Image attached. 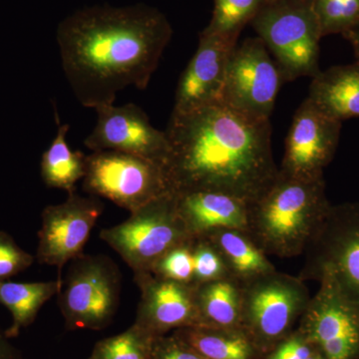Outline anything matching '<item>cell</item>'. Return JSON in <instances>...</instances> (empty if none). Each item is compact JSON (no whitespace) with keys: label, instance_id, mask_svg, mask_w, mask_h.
I'll list each match as a JSON object with an SVG mask.
<instances>
[{"label":"cell","instance_id":"obj_1","mask_svg":"<svg viewBox=\"0 0 359 359\" xmlns=\"http://www.w3.org/2000/svg\"><path fill=\"white\" fill-rule=\"evenodd\" d=\"M171 34L166 18L144 6H94L68 16L56 39L78 102L95 109L128 87L145 89Z\"/></svg>","mask_w":359,"mask_h":359},{"label":"cell","instance_id":"obj_2","mask_svg":"<svg viewBox=\"0 0 359 359\" xmlns=\"http://www.w3.org/2000/svg\"><path fill=\"white\" fill-rule=\"evenodd\" d=\"M165 171L173 193L211 191L248 204L275 183L271 120H256L222 103L172 114Z\"/></svg>","mask_w":359,"mask_h":359},{"label":"cell","instance_id":"obj_3","mask_svg":"<svg viewBox=\"0 0 359 359\" xmlns=\"http://www.w3.org/2000/svg\"><path fill=\"white\" fill-rule=\"evenodd\" d=\"M325 180L302 181L278 173L275 183L249 204L248 233L266 256L304 254L330 209Z\"/></svg>","mask_w":359,"mask_h":359},{"label":"cell","instance_id":"obj_4","mask_svg":"<svg viewBox=\"0 0 359 359\" xmlns=\"http://www.w3.org/2000/svg\"><path fill=\"white\" fill-rule=\"evenodd\" d=\"M254 25L259 39L273 54L283 82L313 78L320 72L323 33L313 0L294 4L273 0L257 13Z\"/></svg>","mask_w":359,"mask_h":359},{"label":"cell","instance_id":"obj_5","mask_svg":"<svg viewBox=\"0 0 359 359\" xmlns=\"http://www.w3.org/2000/svg\"><path fill=\"white\" fill-rule=\"evenodd\" d=\"M243 330L263 358L297 328L311 295L299 276L278 269L242 285Z\"/></svg>","mask_w":359,"mask_h":359},{"label":"cell","instance_id":"obj_6","mask_svg":"<svg viewBox=\"0 0 359 359\" xmlns=\"http://www.w3.org/2000/svg\"><path fill=\"white\" fill-rule=\"evenodd\" d=\"M101 240L120 255L134 273H151L155 264L177 245L192 238L170 192L130 212L121 224L100 231Z\"/></svg>","mask_w":359,"mask_h":359},{"label":"cell","instance_id":"obj_7","mask_svg":"<svg viewBox=\"0 0 359 359\" xmlns=\"http://www.w3.org/2000/svg\"><path fill=\"white\" fill-rule=\"evenodd\" d=\"M121 273L105 256L81 255L70 262L58 294L69 330H100L114 318L120 302Z\"/></svg>","mask_w":359,"mask_h":359},{"label":"cell","instance_id":"obj_8","mask_svg":"<svg viewBox=\"0 0 359 359\" xmlns=\"http://www.w3.org/2000/svg\"><path fill=\"white\" fill-rule=\"evenodd\" d=\"M83 189L130 212L172 192L163 165L117 151L86 156Z\"/></svg>","mask_w":359,"mask_h":359},{"label":"cell","instance_id":"obj_9","mask_svg":"<svg viewBox=\"0 0 359 359\" xmlns=\"http://www.w3.org/2000/svg\"><path fill=\"white\" fill-rule=\"evenodd\" d=\"M299 278L327 275L359 302V203L330 205L325 221L304 250Z\"/></svg>","mask_w":359,"mask_h":359},{"label":"cell","instance_id":"obj_10","mask_svg":"<svg viewBox=\"0 0 359 359\" xmlns=\"http://www.w3.org/2000/svg\"><path fill=\"white\" fill-rule=\"evenodd\" d=\"M283 82L263 40H245L231 52L221 103L252 119L269 120Z\"/></svg>","mask_w":359,"mask_h":359},{"label":"cell","instance_id":"obj_11","mask_svg":"<svg viewBox=\"0 0 359 359\" xmlns=\"http://www.w3.org/2000/svg\"><path fill=\"white\" fill-rule=\"evenodd\" d=\"M299 321V330L327 359H359V302L332 276L318 280Z\"/></svg>","mask_w":359,"mask_h":359},{"label":"cell","instance_id":"obj_12","mask_svg":"<svg viewBox=\"0 0 359 359\" xmlns=\"http://www.w3.org/2000/svg\"><path fill=\"white\" fill-rule=\"evenodd\" d=\"M104 210L96 197H82L76 192L68 194L67 200L45 207L39 231L37 261L56 266L58 280L66 264L83 255L92 229Z\"/></svg>","mask_w":359,"mask_h":359},{"label":"cell","instance_id":"obj_13","mask_svg":"<svg viewBox=\"0 0 359 359\" xmlns=\"http://www.w3.org/2000/svg\"><path fill=\"white\" fill-rule=\"evenodd\" d=\"M341 126L306 98L290 125L280 173L302 181L323 179L339 147Z\"/></svg>","mask_w":359,"mask_h":359},{"label":"cell","instance_id":"obj_14","mask_svg":"<svg viewBox=\"0 0 359 359\" xmlns=\"http://www.w3.org/2000/svg\"><path fill=\"white\" fill-rule=\"evenodd\" d=\"M97 122L84 140L92 152L117 151L159 163L165 167L170 154L166 132L156 129L145 111L134 103L99 106Z\"/></svg>","mask_w":359,"mask_h":359},{"label":"cell","instance_id":"obj_15","mask_svg":"<svg viewBox=\"0 0 359 359\" xmlns=\"http://www.w3.org/2000/svg\"><path fill=\"white\" fill-rule=\"evenodd\" d=\"M236 43L205 30L180 77L172 114L183 115L221 103L226 67Z\"/></svg>","mask_w":359,"mask_h":359},{"label":"cell","instance_id":"obj_16","mask_svg":"<svg viewBox=\"0 0 359 359\" xmlns=\"http://www.w3.org/2000/svg\"><path fill=\"white\" fill-rule=\"evenodd\" d=\"M141 290L135 325L153 337L199 325L195 287L158 278L152 273H134Z\"/></svg>","mask_w":359,"mask_h":359},{"label":"cell","instance_id":"obj_17","mask_svg":"<svg viewBox=\"0 0 359 359\" xmlns=\"http://www.w3.org/2000/svg\"><path fill=\"white\" fill-rule=\"evenodd\" d=\"M175 195L180 217L192 237L219 229L247 231L249 204L245 201L211 191Z\"/></svg>","mask_w":359,"mask_h":359},{"label":"cell","instance_id":"obj_18","mask_svg":"<svg viewBox=\"0 0 359 359\" xmlns=\"http://www.w3.org/2000/svg\"><path fill=\"white\" fill-rule=\"evenodd\" d=\"M308 99L337 121L359 117V63L332 66L311 78Z\"/></svg>","mask_w":359,"mask_h":359},{"label":"cell","instance_id":"obj_19","mask_svg":"<svg viewBox=\"0 0 359 359\" xmlns=\"http://www.w3.org/2000/svg\"><path fill=\"white\" fill-rule=\"evenodd\" d=\"M203 236L219 250L230 278L241 285L276 271L247 231L219 229Z\"/></svg>","mask_w":359,"mask_h":359},{"label":"cell","instance_id":"obj_20","mask_svg":"<svg viewBox=\"0 0 359 359\" xmlns=\"http://www.w3.org/2000/svg\"><path fill=\"white\" fill-rule=\"evenodd\" d=\"M199 325L243 330L242 285L231 280H217L195 287Z\"/></svg>","mask_w":359,"mask_h":359},{"label":"cell","instance_id":"obj_21","mask_svg":"<svg viewBox=\"0 0 359 359\" xmlns=\"http://www.w3.org/2000/svg\"><path fill=\"white\" fill-rule=\"evenodd\" d=\"M172 334L207 359H263L244 330L193 325Z\"/></svg>","mask_w":359,"mask_h":359},{"label":"cell","instance_id":"obj_22","mask_svg":"<svg viewBox=\"0 0 359 359\" xmlns=\"http://www.w3.org/2000/svg\"><path fill=\"white\" fill-rule=\"evenodd\" d=\"M62 280L43 283H13L0 280V304L13 316V325L6 330L8 339L18 337L22 328L29 327L45 302L58 295Z\"/></svg>","mask_w":359,"mask_h":359},{"label":"cell","instance_id":"obj_23","mask_svg":"<svg viewBox=\"0 0 359 359\" xmlns=\"http://www.w3.org/2000/svg\"><path fill=\"white\" fill-rule=\"evenodd\" d=\"M57 132L49 147L45 150L40 162V175L48 188L61 189L68 194L75 192L79 180H83L86 169V156L80 151H73L68 146L70 126L60 124L57 113Z\"/></svg>","mask_w":359,"mask_h":359},{"label":"cell","instance_id":"obj_24","mask_svg":"<svg viewBox=\"0 0 359 359\" xmlns=\"http://www.w3.org/2000/svg\"><path fill=\"white\" fill-rule=\"evenodd\" d=\"M154 339L133 323L122 334L97 342L87 359H151Z\"/></svg>","mask_w":359,"mask_h":359},{"label":"cell","instance_id":"obj_25","mask_svg":"<svg viewBox=\"0 0 359 359\" xmlns=\"http://www.w3.org/2000/svg\"><path fill=\"white\" fill-rule=\"evenodd\" d=\"M264 6V0H215L212 22L205 30L236 43L243 26Z\"/></svg>","mask_w":359,"mask_h":359},{"label":"cell","instance_id":"obj_26","mask_svg":"<svg viewBox=\"0 0 359 359\" xmlns=\"http://www.w3.org/2000/svg\"><path fill=\"white\" fill-rule=\"evenodd\" d=\"M321 33H346L359 26V0H313Z\"/></svg>","mask_w":359,"mask_h":359},{"label":"cell","instance_id":"obj_27","mask_svg":"<svg viewBox=\"0 0 359 359\" xmlns=\"http://www.w3.org/2000/svg\"><path fill=\"white\" fill-rule=\"evenodd\" d=\"M193 287L231 278L223 257L205 236L193 237Z\"/></svg>","mask_w":359,"mask_h":359},{"label":"cell","instance_id":"obj_28","mask_svg":"<svg viewBox=\"0 0 359 359\" xmlns=\"http://www.w3.org/2000/svg\"><path fill=\"white\" fill-rule=\"evenodd\" d=\"M151 273L158 278L193 287V237L168 250L155 264Z\"/></svg>","mask_w":359,"mask_h":359},{"label":"cell","instance_id":"obj_29","mask_svg":"<svg viewBox=\"0 0 359 359\" xmlns=\"http://www.w3.org/2000/svg\"><path fill=\"white\" fill-rule=\"evenodd\" d=\"M34 257L21 249L6 231H0V280H8L32 266Z\"/></svg>","mask_w":359,"mask_h":359},{"label":"cell","instance_id":"obj_30","mask_svg":"<svg viewBox=\"0 0 359 359\" xmlns=\"http://www.w3.org/2000/svg\"><path fill=\"white\" fill-rule=\"evenodd\" d=\"M151 359H207L173 334L155 337Z\"/></svg>","mask_w":359,"mask_h":359},{"label":"cell","instance_id":"obj_31","mask_svg":"<svg viewBox=\"0 0 359 359\" xmlns=\"http://www.w3.org/2000/svg\"><path fill=\"white\" fill-rule=\"evenodd\" d=\"M318 348L299 330H295L273 347L263 359H308Z\"/></svg>","mask_w":359,"mask_h":359},{"label":"cell","instance_id":"obj_32","mask_svg":"<svg viewBox=\"0 0 359 359\" xmlns=\"http://www.w3.org/2000/svg\"><path fill=\"white\" fill-rule=\"evenodd\" d=\"M0 359H22L20 351L9 342L6 332L0 328Z\"/></svg>","mask_w":359,"mask_h":359},{"label":"cell","instance_id":"obj_33","mask_svg":"<svg viewBox=\"0 0 359 359\" xmlns=\"http://www.w3.org/2000/svg\"><path fill=\"white\" fill-rule=\"evenodd\" d=\"M344 36H346V39L353 45L356 62L359 63V26L344 33Z\"/></svg>","mask_w":359,"mask_h":359},{"label":"cell","instance_id":"obj_34","mask_svg":"<svg viewBox=\"0 0 359 359\" xmlns=\"http://www.w3.org/2000/svg\"><path fill=\"white\" fill-rule=\"evenodd\" d=\"M308 359H327L323 353H321L320 349L316 348L311 355L309 356Z\"/></svg>","mask_w":359,"mask_h":359}]
</instances>
